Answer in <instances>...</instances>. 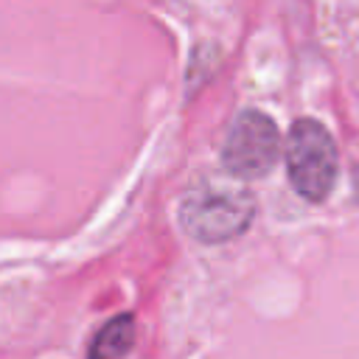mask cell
<instances>
[{
	"mask_svg": "<svg viewBox=\"0 0 359 359\" xmlns=\"http://www.w3.org/2000/svg\"><path fill=\"white\" fill-rule=\"evenodd\" d=\"M255 216V199L244 185L222 177L194 182L180 208V224L202 244H222L241 236Z\"/></svg>",
	"mask_w": 359,
	"mask_h": 359,
	"instance_id": "cell-1",
	"label": "cell"
},
{
	"mask_svg": "<svg viewBox=\"0 0 359 359\" xmlns=\"http://www.w3.org/2000/svg\"><path fill=\"white\" fill-rule=\"evenodd\" d=\"M286 174L294 191L309 199V202H323L337 185L339 174V154L334 146L331 132L314 121V118H300L292 123L286 149Z\"/></svg>",
	"mask_w": 359,
	"mask_h": 359,
	"instance_id": "cell-2",
	"label": "cell"
},
{
	"mask_svg": "<svg viewBox=\"0 0 359 359\" xmlns=\"http://www.w3.org/2000/svg\"><path fill=\"white\" fill-rule=\"evenodd\" d=\"M280 154V135L269 115L244 109L222 146V165L236 180H255L275 168Z\"/></svg>",
	"mask_w": 359,
	"mask_h": 359,
	"instance_id": "cell-3",
	"label": "cell"
},
{
	"mask_svg": "<svg viewBox=\"0 0 359 359\" xmlns=\"http://www.w3.org/2000/svg\"><path fill=\"white\" fill-rule=\"evenodd\" d=\"M135 342V320L132 314H118L90 342L87 359H123Z\"/></svg>",
	"mask_w": 359,
	"mask_h": 359,
	"instance_id": "cell-4",
	"label": "cell"
},
{
	"mask_svg": "<svg viewBox=\"0 0 359 359\" xmlns=\"http://www.w3.org/2000/svg\"><path fill=\"white\" fill-rule=\"evenodd\" d=\"M356 191H359V168H356Z\"/></svg>",
	"mask_w": 359,
	"mask_h": 359,
	"instance_id": "cell-5",
	"label": "cell"
}]
</instances>
